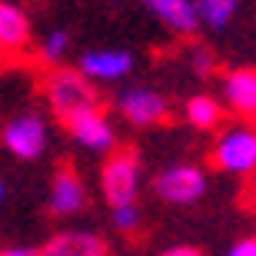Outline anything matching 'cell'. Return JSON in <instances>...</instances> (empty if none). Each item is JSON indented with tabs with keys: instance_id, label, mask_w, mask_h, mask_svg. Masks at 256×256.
<instances>
[{
	"instance_id": "obj_1",
	"label": "cell",
	"mask_w": 256,
	"mask_h": 256,
	"mask_svg": "<svg viewBox=\"0 0 256 256\" xmlns=\"http://www.w3.org/2000/svg\"><path fill=\"white\" fill-rule=\"evenodd\" d=\"M100 186H104V196L110 206L136 203V196H140V156L130 150L110 153L104 170H100Z\"/></svg>"
},
{
	"instance_id": "obj_2",
	"label": "cell",
	"mask_w": 256,
	"mask_h": 256,
	"mask_svg": "<svg viewBox=\"0 0 256 256\" xmlns=\"http://www.w3.org/2000/svg\"><path fill=\"white\" fill-rule=\"evenodd\" d=\"M47 96L60 120H66L70 114H80V110H90V106H100L96 86L76 70H57L47 84Z\"/></svg>"
},
{
	"instance_id": "obj_3",
	"label": "cell",
	"mask_w": 256,
	"mask_h": 256,
	"mask_svg": "<svg viewBox=\"0 0 256 256\" xmlns=\"http://www.w3.org/2000/svg\"><path fill=\"white\" fill-rule=\"evenodd\" d=\"M153 193H156L163 203L190 206V203L203 200V193H206V173L200 170L196 163H170L163 173H156Z\"/></svg>"
},
{
	"instance_id": "obj_4",
	"label": "cell",
	"mask_w": 256,
	"mask_h": 256,
	"mask_svg": "<svg viewBox=\"0 0 256 256\" xmlns=\"http://www.w3.org/2000/svg\"><path fill=\"white\" fill-rule=\"evenodd\" d=\"M213 163L226 173H236V176L253 173V166H256V133H253V126H246V124L230 126L216 140V146H213Z\"/></svg>"
},
{
	"instance_id": "obj_5",
	"label": "cell",
	"mask_w": 256,
	"mask_h": 256,
	"mask_svg": "<svg viewBox=\"0 0 256 256\" xmlns=\"http://www.w3.org/2000/svg\"><path fill=\"white\" fill-rule=\"evenodd\" d=\"M0 143L10 156L17 160H37L47 150V120L40 114H20L14 116L4 133H0Z\"/></svg>"
},
{
	"instance_id": "obj_6",
	"label": "cell",
	"mask_w": 256,
	"mask_h": 256,
	"mask_svg": "<svg viewBox=\"0 0 256 256\" xmlns=\"http://www.w3.org/2000/svg\"><path fill=\"white\" fill-rule=\"evenodd\" d=\"M116 110L133 126H153L170 116V100L153 86H126L116 94Z\"/></svg>"
},
{
	"instance_id": "obj_7",
	"label": "cell",
	"mask_w": 256,
	"mask_h": 256,
	"mask_svg": "<svg viewBox=\"0 0 256 256\" xmlns=\"http://www.w3.org/2000/svg\"><path fill=\"white\" fill-rule=\"evenodd\" d=\"M70 136H74L80 146L94 153H110L116 143V130L110 124V116L104 114V106H90V110H80V114H70L64 120Z\"/></svg>"
},
{
	"instance_id": "obj_8",
	"label": "cell",
	"mask_w": 256,
	"mask_h": 256,
	"mask_svg": "<svg viewBox=\"0 0 256 256\" xmlns=\"http://www.w3.org/2000/svg\"><path fill=\"white\" fill-rule=\"evenodd\" d=\"M136 57L130 50H86L80 64H76V74H84L90 84H116L124 76L133 74Z\"/></svg>"
},
{
	"instance_id": "obj_9",
	"label": "cell",
	"mask_w": 256,
	"mask_h": 256,
	"mask_svg": "<svg viewBox=\"0 0 256 256\" xmlns=\"http://www.w3.org/2000/svg\"><path fill=\"white\" fill-rule=\"evenodd\" d=\"M50 213L54 216H74L86 206V186L84 180L76 176L74 170H57L54 173V183H50Z\"/></svg>"
},
{
	"instance_id": "obj_10",
	"label": "cell",
	"mask_w": 256,
	"mask_h": 256,
	"mask_svg": "<svg viewBox=\"0 0 256 256\" xmlns=\"http://www.w3.org/2000/svg\"><path fill=\"white\" fill-rule=\"evenodd\" d=\"M223 104L236 116L256 114V74L250 66H236L223 76Z\"/></svg>"
},
{
	"instance_id": "obj_11",
	"label": "cell",
	"mask_w": 256,
	"mask_h": 256,
	"mask_svg": "<svg viewBox=\"0 0 256 256\" xmlns=\"http://www.w3.org/2000/svg\"><path fill=\"white\" fill-rule=\"evenodd\" d=\"M40 256H110L104 236L96 233H84V230H70V233H57L47 240V246L40 250Z\"/></svg>"
},
{
	"instance_id": "obj_12",
	"label": "cell",
	"mask_w": 256,
	"mask_h": 256,
	"mask_svg": "<svg viewBox=\"0 0 256 256\" xmlns=\"http://www.w3.org/2000/svg\"><path fill=\"white\" fill-rule=\"evenodd\" d=\"M146 10L153 17L166 24L173 34H183L190 37L200 30V14H196V0H143Z\"/></svg>"
},
{
	"instance_id": "obj_13",
	"label": "cell",
	"mask_w": 256,
	"mask_h": 256,
	"mask_svg": "<svg viewBox=\"0 0 256 256\" xmlns=\"http://www.w3.org/2000/svg\"><path fill=\"white\" fill-rule=\"evenodd\" d=\"M30 44V20L14 4H0V50L17 54Z\"/></svg>"
},
{
	"instance_id": "obj_14",
	"label": "cell",
	"mask_w": 256,
	"mask_h": 256,
	"mask_svg": "<svg viewBox=\"0 0 256 256\" xmlns=\"http://www.w3.org/2000/svg\"><path fill=\"white\" fill-rule=\"evenodd\" d=\"M186 120H190V126H196V130L210 133V130H216L220 120H223V104H220L216 96H210V94H196L186 100Z\"/></svg>"
},
{
	"instance_id": "obj_15",
	"label": "cell",
	"mask_w": 256,
	"mask_h": 256,
	"mask_svg": "<svg viewBox=\"0 0 256 256\" xmlns=\"http://www.w3.org/2000/svg\"><path fill=\"white\" fill-rule=\"evenodd\" d=\"M200 27L210 30H226L240 14V0H196Z\"/></svg>"
},
{
	"instance_id": "obj_16",
	"label": "cell",
	"mask_w": 256,
	"mask_h": 256,
	"mask_svg": "<svg viewBox=\"0 0 256 256\" xmlns=\"http://www.w3.org/2000/svg\"><path fill=\"white\" fill-rule=\"evenodd\" d=\"M66 50H70V30H66V27H57V30H50L47 37H44L40 54H44V60H47V64H60V60L66 57Z\"/></svg>"
},
{
	"instance_id": "obj_17",
	"label": "cell",
	"mask_w": 256,
	"mask_h": 256,
	"mask_svg": "<svg viewBox=\"0 0 256 256\" xmlns=\"http://www.w3.org/2000/svg\"><path fill=\"white\" fill-rule=\"evenodd\" d=\"M114 226L120 233H130V230L140 226V206L136 203H124V206H114Z\"/></svg>"
},
{
	"instance_id": "obj_18",
	"label": "cell",
	"mask_w": 256,
	"mask_h": 256,
	"mask_svg": "<svg viewBox=\"0 0 256 256\" xmlns=\"http://www.w3.org/2000/svg\"><path fill=\"white\" fill-rule=\"evenodd\" d=\"M193 70H196L200 76L213 74V54H210L206 47H196V50H193Z\"/></svg>"
},
{
	"instance_id": "obj_19",
	"label": "cell",
	"mask_w": 256,
	"mask_h": 256,
	"mask_svg": "<svg viewBox=\"0 0 256 256\" xmlns=\"http://www.w3.org/2000/svg\"><path fill=\"white\" fill-rule=\"evenodd\" d=\"M226 256H256V240H253V236L236 240V243L230 246V253H226Z\"/></svg>"
},
{
	"instance_id": "obj_20",
	"label": "cell",
	"mask_w": 256,
	"mask_h": 256,
	"mask_svg": "<svg viewBox=\"0 0 256 256\" xmlns=\"http://www.w3.org/2000/svg\"><path fill=\"white\" fill-rule=\"evenodd\" d=\"M0 256H40V250H34V246H7V250H0Z\"/></svg>"
},
{
	"instance_id": "obj_21",
	"label": "cell",
	"mask_w": 256,
	"mask_h": 256,
	"mask_svg": "<svg viewBox=\"0 0 256 256\" xmlns=\"http://www.w3.org/2000/svg\"><path fill=\"white\" fill-rule=\"evenodd\" d=\"M160 256H203L196 246H170V250H163Z\"/></svg>"
},
{
	"instance_id": "obj_22",
	"label": "cell",
	"mask_w": 256,
	"mask_h": 256,
	"mask_svg": "<svg viewBox=\"0 0 256 256\" xmlns=\"http://www.w3.org/2000/svg\"><path fill=\"white\" fill-rule=\"evenodd\" d=\"M4 196H7V186H4V180H0V203H4Z\"/></svg>"
}]
</instances>
